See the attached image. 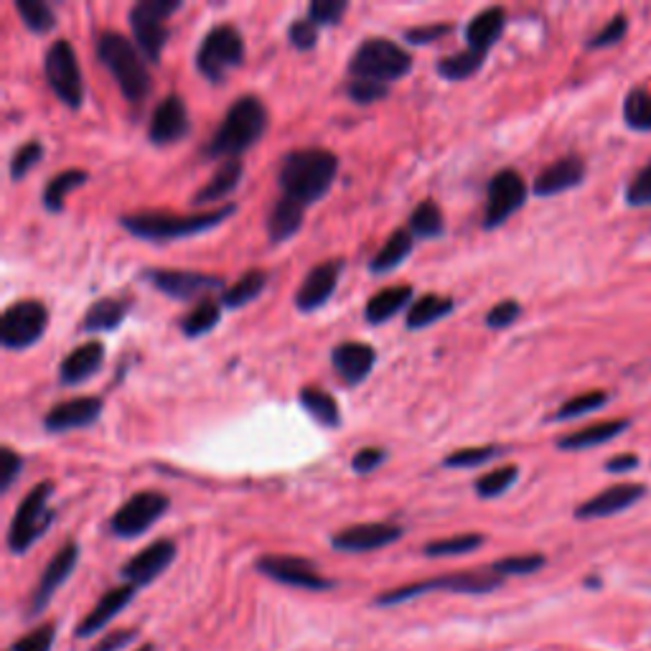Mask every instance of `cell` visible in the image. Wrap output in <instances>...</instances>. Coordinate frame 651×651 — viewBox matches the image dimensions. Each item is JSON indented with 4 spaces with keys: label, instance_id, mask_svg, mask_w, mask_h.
<instances>
[{
    "label": "cell",
    "instance_id": "obj_1",
    "mask_svg": "<svg viewBox=\"0 0 651 651\" xmlns=\"http://www.w3.org/2000/svg\"><path fill=\"white\" fill-rule=\"evenodd\" d=\"M339 174V158L326 149L291 151L277 168V184L283 197L298 204H313L329 193L333 178Z\"/></svg>",
    "mask_w": 651,
    "mask_h": 651
},
{
    "label": "cell",
    "instance_id": "obj_2",
    "mask_svg": "<svg viewBox=\"0 0 651 651\" xmlns=\"http://www.w3.org/2000/svg\"><path fill=\"white\" fill-rule=\"evenodd\" d=\"M237 212L235 204H224L212 212L199 214H174V212H135L120 216V227L128 229L138 239L149 242H170V239L193 237L201 232L220 227L224 220H229Z\"/></svg>",
    "mask_w": 651,
    "mask_h": 651
},
{
    "label": "cell",
    "instance_id": "obj_3",
    "mask_svg": "<svg viewBox=\"0 0 651 651\" xmlns=\"http://www.w3.org/2000/svg\"><path fill=\"white\" fill-rule=\"evenodd\" d=\"M95 51L97 61L115 76L122 97L130 105H141L151 95L153 82L149 72V59L143 57L141 49L130 38L118 34V31H105L97 38Z\"/></svg>",
    "mask_w": 651,
    "mask_h": 651
},
{
    "label": "cell",
    "instance_id": "obj_4",
    "mask_svg": "<svg viewBox=\"0 0 651 651\" xmlns=\"http://www.w3.org/2000/svg\"><path fill=\"white\" fill-rule=\"evenodd\" d=\"M268 130V110L255 95L237 97L224 115L222 126L216 128L212 141L206 145L209 158L237 161L245 151H250L255 143L265 135Z\"/></svg>",
    "mask_w": 651,
    "mask_h": 651
},
{
    "label": "cell",
    "instance_id": "obj_5",
    "mask_svg": "<svg viewBox=\"0 0 651 651\" xmlns=\"http://www.w3.org/2000/svg\"><path fill=\"white\" fill-rule=\"evenodd\" d=\"M501 585H504V578L496 576L492 568L459 570V572H448V576L417 580V583L400 585V588H392V591L379 593L375 606H379V608L400 606V603L415 601V599H421V595H428V593L484 595V593H494L496 588H501Z\"/></svg>",
    "mask_w": 651,
    "mask_h": 651
},
{
    "label": "cell",
    "instance_id": "obj_6",
    "mask_svg": "<svg viewBox=\"0 0 651 651\" xmlns=\"http://www.w3.org/2000/svg\"><path fill=\"white\" fill-rule=\"evenodd\" d=\"M410 69H413V57L400 44L382 36L364 38L352 61H348L352 80H367L387 84V87H390V82L410 74Z\"/></svg>",
    "mask_w": 651,
    "mask_h": 651
},
{
    "label": "cell",
    "instance_id": "obj_7",
    "mask_svg": "<svg viewBox=\"0 0 651 651\" xmlns=\"http://www.w3.org/2000/svg\"><path fill=\"white\" fill-rule=\"evenodd\" d=\"M54 496V484L42 482L23 496L19 509L8 526V549L13 555L28 553L36 540H42L54 522V509L49 507Z\"/></svg>",
    "mask_w": 651,
    "mask_h": 651
},
{
    "label": "cell",
    "instance_id": "obj_8",
    "mask_svg": "<svg viewBox=\"0 0 651 651\" xmlns=\"http://www.w3.org/2000/svg\"><path fill=\"white\" fill-rule=\"evenodd\" d=\"M242 61H245L242 34H239L235 26H229V23L214 26L204 38H201L199 51H197V69L212 84H220L227 80L237 67H242Z\"/></svg>",
    "mask_w": 651,
    "mask_h": 651
},
{
    "label": "cell",
    "instance_id": "obj_9",
    "mask_svg": "<svg viewBox=\"0 0 651 651\" xmlns=\"http://www.w3.org/2000/svg\"><path fill=\"white\" fill-rule=\"evenodd\" d=\"M181 11V0H141L130 8V31L149 61H158L168 42V19Z\"/></svg>",
    "mask_w": 651,
    "mask_h": 651
},
{
    "label": "cell",
    "instance_id": "obj_10",
    "mask_svg": "<svg viewBox=\"0 0 651 651\" xmlns=\"http://www.w3.org/2000/svg\"><path fill=\"white\" fill-rule=\"evenodd\" d=\"M44 74L59 103L67 105L69 110H80L84 103V80L80 61L67 38H59L49 46L44 57Z\"/></svg>",
    "mask_w": 651,
    "mask_h": 651
},
{
    "label": "cell",
    "instance_id": "obj_11",
    "mask_svg": "<svg viewBox=\"0 0 651 651\" xmlns=\"http://www.w3.org/2000/svg\"><path fill=\"white\" fill-rule=\"evenodd\" d=\"M49 326V308L42 300H15L0 319V341L8 352L34 346Z\"/></svg>",
    "mask_w": 651,
    "mask_h": 651
},
{
    "label": "cell",
    "instance_id": "obj_12",
    "mask_svg": "<svg viewBox=\"0 0 651 651\" xmlns=\"http://www.w3.org/2000/svg\"><path fill=\"white\" fill-rule=\"evenodd\" d=\"M168 504V496L161 492H138L115 511L110 519V532L122 540L141 537L143 532H149L166 514Z\"/></svg>",
    "mask_w": 651,
    "mask_h": 651
},
{
    "label": "cell",
    "instance_id": "obj_13",
    "mask_svg": "<svg viewBox=\"0 0 651 651\" xmlns=\"http://www.w3.org/2000/svg\"><path fill=\"white\" fill-rule=\"evenodd\" d=\"M526 181L514 168H504L492 176L486 189V212H484V229L501 227L509 216H514L526 201Z\"/></svg>",
    "mask_w": 651,
    "mask_h": 651
},
{
    "label": "cell",
    "instance_id": "obj_14",
    "mask_svg": "<svg viewBox=\"0 0 651 651\" xmlns=\"http://www.w3.org/2000/svg\"><path fill=\"white\" fill-rule=\"evenodd\" d=\"M255 568L262 576L275 580V583L300 588V591H329L333 588V580L323 578L319 568L306 557L296 555H262L255 563Z\"/></svg>",
    "mask_w": 651,
    "mask_h": 651
},
{
    "label": "cell",
    "instance_id": "obj_15",
    "mask_svg": "<svg viewBox=\"0 0 651 651\" xmlns=\"http://www.w3.org/2000/svg\"><path fill=\"white\" fill-rule=\"evenodd\" d=\"M145 281L161 291L163 296L176 300H191L197 296H204L209 291L224 288L222 277L193 273V270H145Z\"/></svg>",
    "mask_w": 651,
    "mask_h": 651
},
{
    "label": "cell",
    "instance_id": "obj_16",
    "mask_svg": "<svg viewBox=\"0 0 651 651\" xmlns=\"http://www.w3.org/2000/svg\"><path fill=\"white\" fill-rule=\"evenodd\" d=\"M76 560H80V545H76V542H67L64 547H59V553L51 557L49 565H46V570L42 572V578H38L34 593H31L28 616H38L46 606H49L54 593H57L59 588L67 583V578L74 572Z\"/></svg>",
    "mask_w": 651,
    "mask_h": 651
},
{
    "label": "cell",
    "instance_id": "obj_17",
    "mask_svg": "<svg viewBox=\"0 0 651 651\" xmlns=\"http://www.w3.org/2000/svg\"><path fill=\"white\" fill-rule=\"evenodd\" d=\"M402 534H405V530L390 522L354 524L333 534L331 547L339 549V553H375L379 547L394 545Z\"/></svg>",
    "mask_w": 651,
    "mask_h": 651
},
{
    "label": "cell",
    "instance_id": "obj_18",
    "mask_svg": "<svg viewBox=\"0 0 651 651\" xmlns=\"http://www.w3.org/2000/svg\"><path fill=\"white\" fill-rule=\"evenodd\" d=\"M174 560H176V542L156 540L153 545L130 557V560L122 565L120 576L128 585L145 588L151 585L158 576H163Z\"/></svg>",
    "mask_w": 651,
    "mask_h": 651
},
{
    "label": "cell",
    "instance_id": "obj_19",
    "mask_svg": "<svg viewBox=\"0 0 651 651\" xmlns=\"http://www.w3.org/2000/svg\"><path fill=\"white\" fill-rule=\"evenodd\" d=\"M191 133L189 107L178 95L163 97L149 122V138L156 145H174Z\"/></svg>",
    "mask_w": 651,
    "mask_h": 651
},
{
    "label": "cell",
    "instance_id": "obj_20",
    "mask_svg": "<svg viewBox=\"0 0 651 651\" xmlns=\"http://www.w3.org/2000/svg\"><path fill=\"white\" fill-rule=\"evenodd\" d=\"M344 273V260H326L319 262L311 273L304 277L300 288L296 293V308L304 313L319 311L331 300L333 293H336L339 277Z\"/></svg>",
    "mask_w": 651,
    "mask_h": 651
},
{
    "label": "cell",
    "instance_id": "obj_21",
    "mask_svg": "<svg viewBox=\"0 0 651 651\" xmlns=\"http://www.w3.org/2000/svg\"><path fill=\"white\" fill-rule=\"evenodd\" d=\"M647 496V486L644 484H614L608 488H603L591 499L580 504L576 509V519H606V517H616L622 511L631 509L634 504L641 501Z\"/></svg>",
    "mask_w": 651,
    "mask_h": 651
},
{
    "label": "cell",
    "instance_id": "obj_22",
    "mask_svg": "<svg viewBox=\"0 0 651 651\" xmlns=\"http://www.w3.org/2000/svg\"><path fill=\"white\" fill-rule=\"evenodd\" d=\"M585 161L580 156H565L557 158L555 163H549L547 168H542L532 181V193L540 199H549L557 197V193H565L570 189H576L585 181Z\"/></svg>",
    "mask_w": 651,
    "mask_h": 651
},
{
    "label": "cell",
    "instance_id": "obj_23",
    "mask_svg": "<svg viewBox=\"0 0 651 651\" xmlns=\"http://www.w3.org/2000/svg\"><path fill=\"white\" fill-rule=\"evenodd\" d=\"M103 415V400L99 398H74L54 405L44 415V430L46 433H69L90 428L92 423L99 421Z\"/></svg>",
    "mask_w": 651,
    "mask_h": 651
},
{
    "label": "cell",
    "instance_id": "obj_24",
    "mask_svg": "<svg viewBox=\"0 0 651 651\" xmlns=\"http://www.w3.org/2000/svg\"><path fill=\"white\" fill-rule=\"evenodd\" d=\"M377 362L375 346L364 344V341H344V344L333 346L331 364L341 377V382L348 387H356L371 375Z\"/></svg>",
    "mask_w": 651,
    "mask_h": 651
},
{
    "label": "cell",
    "instance_id": "obj_25",
    "mask_svg": "<svg viewBox=\"0 0 651 651\" xmlns=\"http://www.w3.org/2000/svg\"><path fill=\"white\" fill-rule=\"evenodd\" d=\"M135 591H138V588L128 585V583H122L118 588H110V591H107L103 599L95 603V608H92L90 614L82 618L80 626L74 629V637L76 639H90V637H95V634L103 631L105 626L110 624L113 618L118 616L130 601H133Z\"/></svg>",
    "mask_w": 651,
    "mask_h": 651
},
{
    "label": "cell",
    "instance_id": "obj_26",
    "mask_svg": "<svg viewBox=\"0 0 651 651\" xmlns=\"http://www.w3.org/2000/svg\"><path fill=\"white\" fill-rule=\"evenodd\" d=\"M105 364V346L99 341H87L72 348L59 364V382L64 387H74L87 382L103 369Z\"/></svg>",
    "mask_w": 651,
    "mask_h": 651
},
{
    "label": "cell",
    "instance_id": "obj_27",
    "mask_svg": "<svg viewBox=\"0 0 651 651\" xmlns=\"http://www.w3.org/2000/svg\"><path fill=\"white\" fill-rule=\"evenodd\" d=\"M629 425H631V421H626V417H616V421H601V423L585 425V428H580V430H572V433H568V436H560L555 440V446L560 448V451H588V448L611 443L614 438L624 436V433L629 430Z\"/></svg>",
    "mask_w": 651,
    "mask_h": 651
},
{
    "label": "cell",
    "instance_id": "obj_28",
    "mask_svg": "<svg viewBox=\"0 0 651 651\" xmlns=\"http://www.w3.org/2000/svg\"><path fill=\"white\" fill-rule=\"evenodd\" d=\"M504 26H507V11L501 5H492L486 11L476 13L474 19L469 21L466 26V49L476 51V54H488V49L499 42V36L504 34Z\"/></svg>",
    "mask_w": 651,
    "mask_h": 651
},
{
    "label": "cell",
    "instance_id": "obj_29",
    "mask_svg": "<svg viewBox=\"0 0 651 651\" xmlns=\"http://www.w3.org/2000/svg\"><path fill=\"white\" fill-rule=\"evenodd\" d=\"M304 214H306V206L298 204V201H293L288 197L277 199L275 206L270 209L268 214V237L273 245H281V242H288L291 237L298 235V229L304 227Z\"/></svg>",
    "mask_w": 651,
    "mask_h": 651
},
{
    "label": "cell",
    "instance_id": "obj_30",
    "mask_svg": "<svg viewBox=\"0 0 651 651\" xmlns=\"http://www.w3.org/2000/svg\"><path fill=\"white\" fill-rule=\"evenodd\" d=\"M242 163L239 161H224L220 168L214 170V176L209 178V181L201 186V189L193 193L191 204H216V201H224L229 197V193H235V189L242 181Z\"/></svg>",
    "mask_w": 651,
    "mask_h": 651
},
{
    "label": "cell",
    "instance_id": "obj_31",
    "mask_svg": "<svg viewBox=\"0 0 651 651\" xmlns=\"http://www.w3.org/2000/svg\"><path fill=\"white\" fill-rule=\"evenodd\" d=\"M413 247H415L413 232H410L407 227L394 229L392 235L387 237V242L379 247V252L375 255V258H371L369 270L375 275L392 273V270H398L402 262H405L410 255H413Z\"/></svg>",
    "mask_w": 651,
    "mask_h": 651
},
{
    "label": "cell",
    "instance_id": "obj_32",
    "mask_svg": "<svg viewBox=\"0 0 651 651\" xmlns=\"http://www.w3.org/2000/svg\"><path fill=\"white\" fill-rule=\"evenodd\" d=\"M128 313H130V300L128 298H99L87 308V313H84L80 329L87 331V333L115 331L122 321H126Z\"/></svg>",
    "mask_w": 651,
    "mask_h": 651
},
{
    "label": "cell",
    "instance_id": "obj_33",
    "mask_svg": "<svg viewBox=\"0 0 651 651\" xmlns=\"http://www.w3.org/2000/svg\"><path fill=\"white\" fill-rule=\"evenodd\" d=\"M413 300V285H392V288L379 291L377 296H371L367 300V308H364V319H367L371 326L387 323L394 319L402 308L410 306Z\"/></svg>",
    "mask_w": 651,
    "mask_h": 651
},
{
    "label": "cell",
    "instance_id": "obj_34",
    "mask_svg": "<svg viewBox=\"0 0 651 651\" xmlns=\"http://www.w3.org/2000/svg\"><path fill=\"white\" fill-rule=\"evenodd\" d=\"M87 178H90V174L82 168H69V170H61V174H57V176H51L42 193V204L46 212L59 214L61 209H64V201L69 193L87 184Z\"/></svg>",
    "mask_w": 651,
    "mask_h": 651
},
{
    "label": "cell",
    "instance_id": "obj_35",
    "mask_svg": "<svg viewBox=\"0 0 651 651\" xmlns=\"http://www.w3.org/2000/svg\"><path fill=\"white\" fill-rule=\"evenodd\" d=\"M298 402L316 423L323 425V428H339L341 425L339 402L326 390H319V387H304V390L298 392Z\"/></svg>",
    "mask_w": 651,
    "mask_h": 651
},
{
    "label": "cell",
    "instance_id": "obj_36",
    "mask_svg": "<svg viewBox=\"0 0 651 651\" xmlns=\"http://www.w3.org/2000/svg\"><path fill=\"white\" fill-rule=\"evenodd\" d=\"M453 311V298L436 296V293H428V296L417 298L405 316V326L410 331L428 329L440 319H446L448 313Z\"/></svg>",
    "mask_w": 651,
    "mask_h": 651
},
{
    "label": "cell",
    "instance_id": "obj_37",
    "mask_svg": "<svg viewBox=\"0 0 651 651\" xmlns=\"http://www.w3.org/2000/svg\"><path fill=\"white\" fill-rule=\"evenodd\" d=\"M268 275L262 270H247L237 283H232L229 288L222 291V308H242L252 304L255 298H260V293L265 291Z\"/></svg>",
    "mask_w": 651,
    "mask_h": 651
},
{
    "label": "cell",
    "instance_id": "obj_38",
    "mask_svg": "<svg viewBox=\"0 0 651 651\" xmlns=\"http://www.w3.org/2000/svg\"><path fill=\"white\" fill-rule=\"evenodd\" d=\"M407 229L413 232V237L417 239H436L446 235V222H443V212L433 199H425L415 206V212L410 214V224Z\"/></svg>",
    "mask_w": 651,
    "mask_h": 651
},
{
    "label": "cell",
    "instance_id": "obj_39",
    "mask_svg": "<svg viewBox=\"0 0 651 651\" xmlns=\"http://www.w3.org/2000/svg\"><path fill=\"white\" fill-rule=\"evenodd\" d=\"M222 319V304H216L212 298L199 300L189 313L181 319V333L189 339H199L214 329Z\"/></svg>",
    "mask_w": 651,
    "mask_h": 651
},
{
    "label": "cell",
    "instance_id": "obj_40",
    "mask_svg": "<svg viewBox=\"0 0 651 651\" xmlns=\"http://www.w3.org/2000/svg\"><path fill=\"white\" fill-rule=\"evenodd\" d=\"M484 54H476L471 49H463V51H455L451 57H443L438 61V74L443 76L448 82H463L469 80V76H474L478 69L484 67Z\"/></svg>",
    "mask_w": 651,
    "mask_h": 651
},
{
    "label": "cell",
    "instance_id": "obj_41",
    "mask_svg": "<svg viewBox=\"0 0 651 651\" xmlns=\"http://www.w3.org/2000/svg\"><path fill=\"white\" fill-rule=\"evenodd\" d=\"M13 5L31 34H49L57 26V13L46 0H15Z\"/></svg>",
    "mask_w": 651,
    "mask_h": 651
},
{
    "label": "cell",
    "instance_id": "obj_42",
    "mask_svg": "<svg viewBox=\"0 0 651 651\" xmlns=\"http://www.w3.org/2000/svg\"><path fill=\"white\" fill-rule=\"evenodd\" d=\"M624 122L637 133H651V92L634 87L624 99Z\"/></svg>",
    "mask_w": 651,
    "mask_h": 651
},
{
    "label": "cell",
    "instance_id": "obj_43",
    "mask_svg": "<svg viewBox=\"0 0 651 651\" xmlns=\"http://www.w3.org/2000/svg\"><path fill=\"white\" fill-rule=\"evenodd\" d=\"M484 542H486L484 534H476V532L455 534V537H443V540L428 542V545L423 547V555H428V557H459V555L476 553V549L482 547Z\"/></svg>",
    "mask_w": 651,
    "mask_h": 651
},
{
    "label": "cell",
    "instance_id": "obj_44",
    "mask_svg": "<svg viewBox=\"0 0 651 651\" xmlns=\"http://www.w3.org/2000/svg\"><path fill=\"white\" fill-rule=\"evenodd\" d=\"M608 400H611V394L603 390L576 394V398H570L568 402H563V405L557 407L553 421H576V417L591 415V413H595V410H601L603 405H608Z\"/></svg>",
    "mask_w": 651,
    "mask_h": 651
},
{
    "label": "cell",
    "instance_id": "obj_45",
    "mask_svg": "<svg viewBox=\"0 0 651 651\" xmlns=\"http://www.w3.org/2000/svg\"><path fill=\"white\" fill-rule=\"evenodd\" d=\"M517 478H519V466L517 463H507V466H499L488 471L484 476H478L474 488L482 499H496V496L507 494L509 488L517 484Z\"/></svg>",
    "mask_w": 651,
    "mask_h": 651
},
{
    "label": "cell",
    "instance_id": "obj_46",
    "mask_svg": "<svg viewBox=\"0 0 651 651\" xmlns=\"http://www.w3.org/2000/svg\"><path fill=\"white\" fill-rule=\"evenodd\" d=\"M501 453H507L504 446H478V448H459V451L448 453L443 459L446 469H476L484 463L499 459Z\"/></svg>",
    "mask_w": 651,
    "mask_h": 651
},
{
    "label": "cell",
    "instance_id": "obj_47",
    "mask_svg": "<svg viewBox=\"0 0 651 651\" xmlns=\"http://www.w3.org/2000/svg\"><path fill=\"white\" fill-rule=\"evenodd\" d=\"M547 557L540 555V553H532V555H511V557H501V560H496L494 565H488L496 576L499 578H511V576H532V572H537L545 568Z\"/></svg>",
    "mask_w": 651,
    "mask_h": 651
},
{
    "label": "cell",
    "instance_id": "obj_48",
    "mask_svg": "<svg viewBox=\"0 0 651 651\" xmlns=\"http://www.w3.org/2000/svg\"><path fill=\"white\" fill-rule=\"evenodd\" d=\"M626 34H629V15L626 13H616L606 26H603L599 34H593L588 38V49H608V46L622 44Z\"/></svg>",
    "mask_w": 651,
    "mask_h": 651
},
{
    "label": "cell",
    "instance_id": "obj_49",
    "mask_svg": "<svg viewBox=\"0 0 651 651\" xmlns=\"http://www.w3.org/2000/svg\"><path fill=\"white\" fill-rule=\"evenodd\" d=\"M42 158H44V145L42 143H38V141L23 143L11 158V181H21V178H26L31 174V168H34Z\"/></svg>",
    "mask_w": 651,
    "mask_h": 651
},
{
    "label": "cell",
    "instance_id": "obj_50",
    "mask_svg": "<svg viewBox=\"0 0 651 651\" xmlns=\"http://www.w3.org/2000/svg\"><path fill=\"white\" fill-rule=\"evenodd\" d=\"M348 11L346 0H313L311 8H308V19H311L316 26H336L341 15Z\"/></svg>",
    "mask_w": 651,
    "mask_h": 651
},
{
    "label": "cell",
    "instance_id": "obj_51",
    "mask_svg": "<svg viewBox=\"0 0 651 651\" xmlns=\"http://www.w3.org/2000/svg\"><path fill=\"white\" fill-rule=\"evenodd\" d=\"M624 197L629 206H651V161L631 178Z\"/></svg>",
    "mask_w": 651,
    "mask_h": 651
},
{
    "label": "cell",
    "instance_id": "obj_52",
    "mask_svg": "<svg viewBox=\"0 0 651 651\" xmlns=\"http://www.w3.org/2000/svg\"><path fill=\"white\" fill-rule=\"evenodd\" d=\"M346 95L352 97L356 105H375L379 99L390 95V87H387V84H377L367 80H352L346 84Z\"/></svg>",
    "mask_w": 651,
    "mask_h": 651
},
{
    "label": "cell",
    "instance_id": "obj_53",
    "mask_svg": "<svg viewBox=\"0 0 651 651\" xmlns=\"http://www.w3.org/2000/svg\"><path fill=\"white\" fill-rule=\"evenodd\" d=\"M54 637H57L54 624H44V626H38V629L28 631L26 637H21L19 641H15L11 651H51Z\"/></svg>",
    "mask_w": 651,
    "mask_h": 651
},
{
    "label": "cell",
    "instance_id": "obj_54",
    "mask_svg": "<svg viewBox=\"0 0 651 651\" xmlns=\"http://www.w3.org/2000/svg\"><path fill=\"white\" fill-rule=\"evenodd\" d=\"M288 38H291L293 49L311 51L313 46L319 44V26H316L311 19H298V21L291 23Z\"/></svg>",
    "mask_w": 651,
    "mask_h": 651
},
{
    "label": "cell",
    "instance_id": "obj_55",
    "mask_svg": "<svg viewBox=\"0 0 651 651\" xmlns=\"http://www.w3.org/2000/svg\"><path fill=\"white\" fill-rule=\"evenodd\" d=\"M519 316H522V306L517 304V300H499L492 311L484 316V323L488 329H509L511 323H514Z\"/></svg>",
    "mask_w": 651,
    "mask_h": 651
},
{
    "label": "cell",
    "instance_id": "obj_56",
    "mask_svg": "<svg viewBox=\"0 0 651 651\" xmlns=\"http://www.w3.org/2000/svg\"><path fill=\"white\" fill-rule=\"evenodd\" d=\"M23 471V459L19 453L13 451V448L3 446L0 448V492H8V488L13 486L15 478L21 476Z\"/></svg>",
    "mask_w": 651,
    "mask_h": 651
},
{
    "label": "cell",
    "instance_id": "obj_57",
    "mask_svg": "<svg viewBox=\"0 0 651 651\" xmlns=\"http://www.w3.org/2000/svg\"><path fill=\"white\" fill-rule=\"evenodd\" d=\"M453 31V23H430V26H417V28H407L405 31V42L423 46V44H433L438 38L448 36Z\"/></svg>",
    "mask_w": 651,
    "mask_h": 651
},
{
    "label": "cell",
    "instance_id": "obj_58",
    "mask_svg": "<svg viewBox=\"0 0 651 651\" xmlns=\"http://www.w3.org/2000/svg\"><path fill=\"white\" fill-rule=\"evenodd\" d=\"M384 461H387V451H382V448H375V446L359 448L352 459V469H354V474L364 476V474H371V471H375L379 463H384Z\"/></svg>",
    "mask_w": 651,
    "mask_h": 651
},
{
    "label": "cell",
    "instance_id": "obj_59",
    "mask_svg": "<svg viewBox=\"0 0 651 651\" xmlns=\"http://www.w3.org/2000/svg\"><path fill=\"white\" fill-rule=\"evenodd\" d=\"M138 637L135 629H126V631H115L110 634V637L99 641V644L92 649V651H120L122 647H128L130 641H133Z\"/></svg>",
    "mask_w": 651,
    "mask_h": 651
},
{
    "label": "cell",
    "instance_id": "obj_60",
    "mask_svg": "<svg viewBox=\"0 0 651 651\" xmlns=\"http://www.w3.org/2000/svg\"><path fill=\"white\" fill-rule=\"evenodd\" d=\"M639 469V455L637 453H622L614 455V459L606 461L608 474H631V471Z\"/></svg>",
    "mask_w": 651,
    "mask_h": 651
},
{
    "label": "cell",
    "instance_id": "obj_61",
    "mask_svg": "<svg viewBox=\"0 0 651 651\" xmlns=\"http://www.w3.org/2000/svg\"><path fill=\"white\" fill-rule=\"evenodd\" d=\"M138 651H153V647H151V644H145V647H141Z\"/></svg>",
    "mask_w": 651,
    "mask_h": 651
}]
</instances>
